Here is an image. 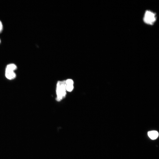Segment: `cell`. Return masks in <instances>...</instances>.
I'll return each mask as SVG.
<instances>
[{
    "instance_id": "7",
    "label": "cell",
    "mask_w": 159,
    "mask_h": 159,
    "mask_svg": "<svg viewBox=\"0 0 159 159\" xmlns=\"http://www.w3.org/2000/svg\"><path fill=\"white\" fill-rule=\"evenodd\" d=\"M3 28V25L1 21L0 20V33L2 31Z\"/></svg>"
},
{
    "instance_id": "8",
    "label": "cell",
    "mask_w": 159,
    "mask_h": 159,
    "mask_svg": "<svg viewBox=\"0 0 159 159\" xmlns=\"http://www.w3.org/2000/svg\"><path fill=\"white\" fill-rule=\"evenodd\" d=\"M1 39H0V43H1Z\"/></svg>"
},
{
    "instance_id": "6",
    "label": "cell",
    "mask_w": 159,
    "mask_h": 159,
    "mask_svg": "<svg viewBox=\"0 0 159 159\" xmlns=\"http://www.w3.org/2000/svg\"><path fill=\"white\" fill-rule=\"evenodd\" d=\"M17 68L16 65L14 64H10L6 66V70L14 71Z\"/></svg>"
},
{
    "instance_id": "3",
    "label": "cell",
    "mask_w": 159,
    "mask_h": 159,
    "mask_svg": "<svg viewBox=\"0 0 159 159\" xmlns=\"http://www.w3.org/2000/svg\"><path fill=\"white\" fill-rule=\"evenodd\" d=\"M66 90L68 91L71 92L73 88V80L71 79H69L66 81Z\"/></svg>"
},
{
    "instance_id": "5",
    "label": "cell",
    "mask_w": 159,
    "mask_h": 159,
    "mask_svg": "<svg viewBox=\"0 0 159 159\" xmlns=\"http://www.w3.org/2000/svg\"><path fill=\"white\" fill-rule=\"evenodd\" d=\"M149 137L152 140L156 139L158 136V132L155 130L151 131L148 132V133Z\"/></svg>"
},
{
    "instance_id": "1",
    "label": "cell",
    "mask_w": 159,
    "mask_h": 159,
    "mask_svg": "<svg viewBox=\"0 0 159 159\" xmlns=\"http://www.w3.org/2000/svg\"><path fill=\"white\" fill-rule=\"evenodd\" d=\"M66 86L65 80L58 82L56 88L57 97L56 100L57 101H60L65 97L66 94Z\"/></svg>"
},
{
    "instance_id": "2",
    "label": "cell",
    "mask_w": 159,
    "mask_h": 159,
    "mask_svg": "<svg viewBox=\"0 0 159 159\" xmlns=\"http://www.w3.org/2000/svg\"><path fill=\"white\" fill-rule=\"evenodd\" d=\"M143 19V21L145 24L152 25L156 21V14L152 11L147 10L145 12Z\"/></svg>"
},
{
    "instance_id": "4",
    "label": "cell",
    "mask_w": 159,
    "mask_h": 159,
    "mask_svg": "<svg viewBox=\"0 0 159 159\" xmlns=\"http://www.w3.org/2000/svg\"><path fill=\"white\" fill-rule=\"evenodd\" d=\"M5 76L8 79L12 80L16 77V75L14 71L6 70Z\"/></svg>"
}]
</instances>
